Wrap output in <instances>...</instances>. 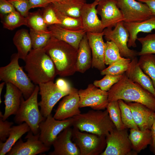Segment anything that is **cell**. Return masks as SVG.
Masks as SVG:
<instances>
[{
  "label": "cell",
  "mask_w": 155,
  "mask_h": 155,
  "mask_svg": "<svg viewBox=\"0 0 155 155\" xmlns=\"http://www.w3.org/2000/svg\"><path fill=\"white\" fill-rule=\"evenodd\" d=\"M109 102L122 100L139 103L155 112V97L141 86L129 79L125 73L108 91Z\"/></svg>",
  "instance_id": "6da1fadb"
},
{
  "label": "cell",
  "mask_w": 155,
  "mask_h": 155,
  "mask_svg": "<svg viewBox=\"0 0 155 155\" xmlns=\"http://www.w3.org/2000/svg\"><path fill=\"white\" fill-rule=\"evenodd\" d=\"M43 49L53 62L57 75L68 76L77 72L78 50L52 36Z\"/></svg>",
  "instance_id": "7a4b0ae2"
},
{
  "label": "cell",
  "mask_w": 155,
  "mask_h": 155,
  "mask_svg": "<svg viewBox=\"0 0 155 155\" xmlns=\"http://www.w3.org/2000/svg\"><path fill=\"white\" fill-rule=\"evenodd\" d=\"M24 61L28 75L35 84L53 81L57 75L53 62L43 48L32 49Z\"/></svg>",
  "instance_id": "3957f363"
},
{
  "label": "cell",
  "mask_w": 155,
  "mask_h": 155,
  "mask_svg": "<svg viewBox=\"0 0 155 155\" xmlns=\"http://www.w3.org/2000/svg\"><path fill=\"white\" fill-rule=\"evenodd\" d=\"M72 126L81 131L106 136L116 128L107 109L90 110L72 117Z\"/></svg>",
  "instance_id": "277c9868"
},
{
  "label": "cell",
  "mask_w": 155,
  "mask_h": 155,
  "mask_svg": "<svg viewBox=\"0 0 155 155\" xmlns=\"http://www.w3.org/2000/svg\"><path fill=\"white\" fill-rule=\"evenodd\" d=\"M18 53L12 55L9 63L0 68V80L10 83L17 87L26 99L32 94L35 86L18 63Z\"/></svg>",
  "instance_id": "5b68a950"
},
{
  "label": "cell",
  "mask_w": 155,
  "mask_h": 155,
  "mask_svg": "<svg viewBox=\"0 0 155 155\" xmlns=\"http://www.w3.org/2000/svg\"><path fill=\"white\" fill-rule=\"evenodd\" d=\"M39 91V86L36 85L34 92L28 98L24 100L22 97L19 108L14 118L17 123H26L34 135L39 133V124L46 119L38 108V96Z\"/></svg>",
  "instance_id": "8992f818"
},
{
  "label": "cell",
  "mask_w": 155,
  "mask_h": 155,
  "mask_svg": "<svg viewBox=\"0 0 155 155\" xmlns=\"http://www.w3.org/2000/svg\"><path fill=\"white\" fill-rule=\"evenodd\" d=\"M72 140L79 148L80 155H99L106 146V137L88 132H82L73 127Z\"/></svg>",
  "instance_id": "52a82bcc"
},
{
  "label": "cell",
  "mask_w": 155,
  "mask_h": 155,
  "mask_svg": "<svg viewBox=\"0 0 155 155\" xmlns=\"http://www.w3.org/2000/svg\"><path fill=\"white\" fill-rule=\"evenodd\" d=\"M128 129L116 128L106 136V146L100 155H136L129 137Z\"/></svg>",
  "instance_id": "ba28073f"
},
{
  "label": "cell",
  "mask_w": 155,
  "mask_h": 155,
  "mask_svg": "<svg viewBox=\"0 0 155 155\" xmlns=\"http://www.w3.org/2000/svg\"><path fill=\"white\" fill-rule=\"evenodd\" d=\"M124 18V22H141L154 16L146 3L136 0H115Z\"/></svg>",
  "instance_id": "9c48e42d"
},
{
  "label": "cell",
  "mask_w": 155,
  "mask_h": 155,
  "mask_svg": "<svg viewBox=\"0 0 155 155\" xmlns=\"http://www.w3.org/2000/svg\"><path fill=\"white\" fill-rule=\"evenodd\" d=\"M38 86L41 98V100L38 102V105L40 108L42 115L46 118L51 114L53 107L57 102L68 94L70 91L61 90L53 81L40 83Z\"/></svg>",
  "instance_id": "30bf717a"
},
{
  "label": "cell",
  "mask_w": 155,
  "mask_h": 155,
  "mask_svg": "<svg viewBox=\"0 0 155 155\" xmlns=\"http://www.w3.org/2000/svg\"><path fill=\"white\" fill-rule=\"evenodd\" d=\"M72 117L64 120L55 119L51 114L39 124V138L47 146L50 147L58 135L65 128L72 126Z\"/></svg>",
  "instance_id": "8fae6325"
},
{
  "label": "cell",
  "mask_w": 155,
  "mask_h": 155,
  "mask_svg": "<svg viewBox=\"0 0 155 155\" xmlns=\"http://www.w3.org/2000/svg\"><path fill=\"white\" fill-rule=\"evenodd\" d=\"M103 32L107 41H112L117 46L121 57L132 60L137 55V51L130 49L128 46L129 34L124 21L119 22L113 29L106 28Z\"/></svg>",
  "instance_id": "7c38bea8"
},
{
  "label": "cell",
  "mask_w": 155,
  "mask_h": 155,
  "mask_svg": "<svg viewBox=\"0 0 155 155\" xmlns=\"http://www.w3.org/2000/svg\"><path fill=\"white\" fill-rule=\"evenodd\" d=\"M80 108L90 107L94 110L106 108L109 102L107 91L98 89L93 84L88 85L84 89L78 90Z\"/></svg>",
  "instance_id": "4fadbf2b"
},
{
  "label": "cell",
  "mask_w": 155,
  "mask_h": 155,
  "mask_svg": "<svg viewBox=\"0 0 155 155\" xmlns=\"http://www.w3.org/2000/svg\"><path fill=\"white\" fill-rule=\"evenodd\" d=\"M40 133L34 135L30 130L24 142L20 138L7 154V155H36L48 151L50 147L46 146L40 139Z\"/></svg>",
  "instance_id": "5bb4252c"
},
{
  "label": "cell",
  "mask_w": 155,
  "mask_h": 155,
  "mask_svg": "<svg viewBox=\"0 0 155 155\" xmlns=\"http://www.w3.org/2000/svg\"><path fill=\"white\" fill-rule=\"evenodd\" d=\"M96 9L97 14L101 18L104 30L112 29L119 22L124 21V16L115 0H100Z\"/></svg>",
  "instance_id": "9a60e30c"
},
{
  "label": "cell",
  "mask_w": 155,
  "mask_h": 155,
  "mask_svg": "<svg viewBox=\"0 0 155 155\" xmlns=\"http://www.w3.org/2000/svg\"><path fill=\"white\" fill-rule=\"evenodd\" d=\"M78 90L72 87L69 93L59 102L53 117L56 119L64 120L80 114Z\"/></svg>",
  "instance_id": "2e32d148"
},
{
  "label": "cell",
  "mask_w": 155,
  "mask_h": 155,
  "mask_svg": "<svg viewBox=\"0 0 155 155\" xmlns=\"http://www.w3.org/2000/svg\"><path fill=\"white\" fill-rule=\"evenodd\" d=\"M73 129L68 127L57 136L52 146L54 150L49 155H80L79 149L72 140Z\"/></svg>",
  "instance_id": "e0dca14e"
},
{
  "label": "cell",
  "mask_w": 155,
  "mask_h": 155,
  "mask_svg": "<svg viewBox=\"0 0 155 155\" xmlns=\"http://www.w3.org/2000/svg\"><path fill=\"white\" fill-rule=\"evenodd\" d=\"M86 34L92 53V67L101 71L106 68L104 62L105 44L103 38V32H87Z\"/></svg>",
  "instance_id": "ac0fdd59"
},
{
  "label": "cell",
  "mask_w": 155,
  "mask_h": 155,
  "mask_svg": "<svg viewBox=\"0 0 155 155\" xmlns=\"http://www.w3.org/2000/svg\"><path fill=\"white\" fill-rule=\"evenodd\" d=\"M98 1L95 0L91 3H84L81 10L83 30L86 32L100 33L103 32L101 20L98 18L96 7Z\"/></svg>",
  "instance_id": "d6986e66"
},
{
  "label": "cell",
  "mask_w": 155,
  "mask_h": 155,
  "mask_svg": "<svg viewBox=\"0 0 155 155\" xmlns=\"http://www.w3.org/2000/svg\"><path fill=\"white\" fill-rule=\"evenodd\" d=\"M126 102L129 106L134 122L139 129L151 130L154 121L155 112L140 103Z\"/></svg>",
  "instance_id": "ffe728a7"
},
{
  "label": "cell",
  "mask_w": 155,
  "mask_h": 155,
  "mask_svg": "<svg viewBox=\"0 0 155 155\" xmlns=\"http://www.w3.org/2000/svg\"><path fill=\"white\" fill-rule=\"evenodd\" d=\"M5 84L6 92L4 96L5 112L3 117V120H6L11 115L16 114L23 95L22 92L14 85L9 83Z\"/></svg>",
  "instance_id": "44dd1931"
},
{
  "label": "cell",
  "mask_w": 155,
  "mask_h": 155,
  "mask_svg": "<svg viewBox=\"0 0 155 155\" xmlns=\"http://www.w3.org/2000/svg\"><path fill=\"white\" fill-rule=\"evenodd\" d=\"M48 27L53 36L67 43L77 50L81 40L86 33L84 30L73 31L65 29L59 24L49 25Z\"/></svg>",
  "instance_id": "7402d4cb"
},
{
  "label": "cell",
  "mask_w": 155,
  "mask_h": 155,
  "mask_svg": "<svg viewBox=\"0 0 155 155\" xmlns=\"http://www.w3.org/2000/svg\"><path fill=\"white\" fill-rule=\"evenodd\" d=\"M138 61L137 57L132 59L125 74L131 80L140 85L155 97V90L152 82L140 67Z\"/></svg>",
  "instance_id": "603a6c76"
},
{
  "label": "cell",
  "mask_w": 155,
  "mask_h": 155,
  "mask_svg": "<svg viewBox=\"0 0 155 155\" xmlns=\"http://www.w3.org/2000/svg\"><path fill=\"white\" fill-rule=\"evenodd\" d=\"M124 25L129 34L127 43L128 47H136L137 46L136 41L139 33H150L153 30H155V16L141 22H124Z\"/></svg>",
  "instance_id": "cb8c5ba5"
},
{
  "label": "cell",
  "mask_w": 155,
  "mask_h": 155,
  "mask_svg": "<svg viewBox=\"0 0 155 155\" xmlns=\"http://www.w3.org/2000/svg\"><path fill=\"white\" fill-rule=\"evenodd\" d=\"M92 57L86 34L81 40L78 50L77 71L84 73L92 67Z\"/></svg>",
  "instance_id": "d4e9b609"
},
{
  "label": "cell",
  "mask_w": 155,
  "mask_h": 155,
  "mask_svg": "<svg viewBox=\"0 0 155 155\" xmlns=\"http://www.w3.org/2000/svg\"><path fill=\"white\" fill-rule=\"evenodd\" d=\"M30 131V127L25 122L12 126L6 140L0 141V155L7 154L23 135Z\"/></svg>",
  "instance_id": "484cf974"
},
{
  "label": "cell",
  "mask_w": 155,
  "mask_h": 155,
  "mask_svg": "<svg viewBox=\"0 0 155 155\" xmlns=\"http://www.w3.org/2000/svg\"><path fill=\"white\" fill-rule=\"evenodd\" d=\"M129 137L133 150L137 153L150 145L152 141L151 130L149 129H130Z\"/></svg>",
  "instance_id": "4316f807"
},
{
  "label": "cell",
  "mask_w": 155,
  "mask_h": 155,
  "mask_svg": "<svg viewBox=\"0 0 155 155\" xmlns=\"http://www.w3.org/2000/svg\"><path fill=\"white\" fill-rule=\"evenodd\" d=\"M13 40L17 49L19 59L24 61L32 48L30 33L25 29L19 30L16 32Z\"/></svg>",
  "instance_id": "83f0119b"
},
{
  "label": "cell",
  "mask_w": 155,
  "mask_h": 155,
  "mask_svg": "<svg viewBox=\"0 0 155 155\" xmlns=\"http://www.w3.org/2000/svg\"><path fill=\"white\" fill-rule=\"evenodd\" d=\"M87 0H67L64 3H52L53 7L61 13L74 18L81 17V10Z\"/></svg>",
  "instance_id": "f1b7e54d"
},
{
  "label": "cell",
  "mask_w": 155,
  "mask_h": 155,
  "mask_svg": "<svg viewBox=\"0 0 155 155\" xmlns=\"http://www.w3.org/2000/svg\"><path fill=\"white\" fill-rule=\"evenodd\" d=\"M26 18V25L30 29L39 32L49 33L51 32L48 30V26L43 18L41 11L29 12Z\"/></svg>",
  "instance_id": "f546056e"
},
{
  "label": "cell",
  "mask_w": 155,
  "mask_h": 155,
  "mask_svg": "<svg viewBox=\"0 0 155 155\" xmlns=\"http://www.w3.org/2000/svg\"><path fill=\"white\" fill-rule=\"evenodd\" d=\"M1 18L3 27L10 30H13L22 25H26V18L16 10L4 16Z\"/></svg>",
  "instance_id": "4dcf8cb0"
},
{
  "label": "cell",
  "mask_w": 155,
  "mask_h": 155,
  "mask_svg": "<svg viewBox=\"0 0 155 155\" xmlns=\"http://www.w3.org/2000/svg\"><path fill=\"white\" fill-rule=\"evenodd\" d=\"M138 65L151 79L155 90V55L148 54L140 56Z\"/></svg>",
  "instance_id": "1f68e13d"
},
{
  "label": "cell",
  "mask_w": 155,
  "mask_h": 155,
  "mask_svg": "<svg viewBox=\"0 0 155 155\" xmlns=\"http://www.w3.org/2000/svg\"><path fill=\"white\" fill-rule=\"evenodd\" d=\"M53 7L58 18L61 22L59 25L62 27L73 31L84 30L81 17L76 18L69 16L61 13Z\"/></svg>",
  "instance_id": "d6a6232c"
},
{
  "label": "cell",
  "mask_w": 155,
  "mask_h": 155,
  "mask_svg": "<svg viewBox=\"0 0 155 155\" xmlns=\"http://www.w3.org/2000/svg\"><path fill=\"white\" fill-rule=\"evenodd\" d=\"M131 60L129 58L122 57L100 71V74L102 75H108L118 76L122 75L128 69Z\"/></svg>",
  "instance_id": "836d02e7"
},
{
  "label": "cell",
  "mask_w": 155,
  "mask_h": 155,
  "mask_svg": "<svg viewBox=\"0 0 155 155\" xmlns=\"http://www.w3.org/2000/svg\"><path fill=\"white\" fill-rule=\"evenodd\" d=\"M106 109L117 129L121 130L127 128L122 121L121 110L118 101L109 102Z\"/></svg>",
  "instance_id": "e575fe53"
},
{
  "label": "cell",
  "mask_w": 155,
  "mask_h": 155,
  "mask_svg": "<svg viewBox=\"0 0 155 155\" xmlns=\"http://www.w3.org/2000/svg\"><path fill=\"white\" fill-rule=\"evenodd\" d=\"M118 101L121 110L122 121L125 126L127 129H139L134 122L131 110L128 104L122 100Z\"/></svg>",
  "instance_id": "d590c367"
},
{
  "label": "cell",
  "mask_w": 155,
  "mask_h": 155,
  "mask_svg": "<svg viewBox=\"0 0 155 155\" xmlns=\"http://www.w3.org/2000/svg\"><path fill=\"white\" fill-rule=\"evenodd\" d=\"M105 44L104 62L105 65H109L123 57L118 48L113 42L107 41Z\"/></svg>",
  "instance_id": "8d00e7d4"
},
{
  "label": "cell",
  "mask_w": 155,
  "mask_h": 155,
  "mask_svg": "<svg viewBox=\"0 0 155 155\" xmlns=\"http://www.w3.org/2000/svg\"><path fill=\"white\" fill-rule=\"evenodd\" d=\"M137 40L142 45L141 51L137 55L148 54H155V33L149 34L146 36L137 38Z\"/></svg>",
  "instance_id": "74e56055"
},
{
  "label": "cell",
  "mask_w": 155,
  "mask_h": 155,
  "mask_svg": "<svg viewBox=\"0 0 155 155\" xmlns=\"http://www.w3.org/2000/svg\"><path fill=\"white\" fill-rule=\"evenodd\" d=\"M30 34L31 39L32 48L33 49L43 48L50 39L51 32L43 33L30 29Z\"/></svg>",
  "instance_id": "f35d334b"
},
{
  "label": "cell",
  "mask_w": 155,
  "mask_h": 155,
  "mask_svg": "<svg viewBox=\"0 0 155 155\" xmlns=\"http://www.w3.org/2000/svg\"><path fill=\"white\" fill-rule=\"evenodd\" d=\"M122 75L118 76L105 75L102 79L95 80L93 84L102 90L108 92L114 85L119 80Z\"/></svg>",
  "instance_id": "ab89813d"
},
{
  "label": "cell",
  "mask_w": 155,
  "mask_h": 155,
  "mask_svg": "<svg viewBox=\"0 0 155 155\" xmlns=\"http://www.w3.org/2000/svg\"><path fill=\"white\" fill-rule=\"evenodd\" d=\"M43 8L41 11L42 17L44 22L48 26L54 24H61V22L56 16L52 3Z\"/></svg>",
  "instance_id": "60d3db41"
},
{
  "label": "cell",
  "mask_w": 155,
  "mask_h": 155,
  "mask_svg": "<svg viewBox=\"0 0 155 155\" xmlns=\"http://www.w3.org/2000/svg\"><path fill=\"white\" fill-rule=\"evenodd\" d=\"M16 9L25 17L28 16L31 9L29 0H8Z\"/></svg>",
  "instance_id": "b9f144b4"
},
{
  "label": "cell",
  "mask_w": 155,
  "mask_h": 155,
  "mask_svg": "<svg viewBox=\"0 0 155 155\" xmlns=\"http://www.w3.org/2000/svg\"><path fill=\"white\" fill-rule=\"evenodd\" d=\"M2 113L0 112V141L5 142L8 137L9 133L13 124L12 122L3 120Z\"/></svg>",
  "instance_id": "7bdbcfd3"
},
{
  "label": "cell",
  "mask_w": 155,
  "mask_h": 155,
  "mask_svg": "<svg viewBox=\"0 0 155 155\" xmlns=\"http://www.w3.org/2000/svg\"><path fill=\"white\" fill-rule=\"evenodd\" d=\"M13 6L7 0H0L1 18L11 12L16 11Z\"/></svg>",
  "instance_id": "ee69618b"
},
{
  "label": "cell",
  "mask_w": 155,
  "mask_h": 155,
  "mask_svg": "<svg viewBox=\"0 0 155 155\" xmlns=\"http://www.w3.org/2000/svg\"><path fill=\"white\" fill-rule=\"evenodd\" d=\"M31 8H44L51 3L48 0H29Z\"/></svg>",
  "instance_id": "f6af8a7d"
},
{
  "label": "cell",
  "mask_w": 155,
  "mask_h": 155,
  "mask_svg": "<svg viewBox=\"0 0 155 155\" xmlns=\"http://www.w3.org/2000/svg\"><path fill=\"white\" fill-rule=\"evenodd\" d=\"M55 84L60 89L64 91H69L72 88L67 82L62 78L57 79Z\"/></svg>",
  "instance_id": "bcb514c9"
},
{
  "label": "cell",
  "mask_w": 155,
  "mask_h": 155,
  "mask_svg": "<svg viewBox=\"0 0 155 155\" xmlns=\"http://www.w3.org/2000/svg\"><path fill=\"white\" fill-rule=\"evenodd\" d=\"M151 130L152 136V144L150 145V149L151 152L154 154L155 155V112L154 121Z\"/></svg>",
  "instance_id": "7dc6e473"
},
{
  "label": "cell",
  "mask_w": 155,
  "mask_h": 155,
  "mask_svg": "<svg viewBox=\"0 0 155 155\" xmlns=\"http://www.w3.org/2000/svg\"><path fill=\"white\" fill-rule=\"evenodd\" d=\"M137 1L144 3L149 7L155 16V0H136Z\"/></svg>",
  "instance_id": "c3c4849f"
},
{
  "label": "cell",
  "mask_w": 155,
  "mask_h": 155,
  "mask_svg": "<svg viewBox=\"0 0 155 155\" xmlns=\"http://www.w3.org/2000/svg\"><path fill=\"white\" fill-rule=\"evenodd\" d=\"M6 84L5 82H3L0 84V103L2 102L1 99V95L2 92V90L4 87V85Z\"/></svg>",
  "instance_id": "681fc988"
},
{
  "label": "cell",
  "mask_w": 155,
  "mask_h": 155,
  "mask_svg": "<svg viewBox=\"0 0 155 155\" xmlns=\"http://www.w3.org/2000/svg\"><path fill=\"white\" fill-rule=\"evenodd\" d=\"M51 3L55 2L64 3L67 0H48Z\"/></svg>",
  "instance_id": "f907efd6"
},
{
  "label": "cell",
  "mask_w": 155,
  "mask_h": 155,
  "mask_svg": "<svg viewBox=\"0 0 155 155\" xmlns=\"http://www.w3.org/2000/svg\"><path fill=\"white\" fill-rule=\"evenodd\" d=\"M94 0V1L97 0V1H99L100 0Z\"/></svg>",
  "instance_id": "816d5d0a"
}]
</instances>
